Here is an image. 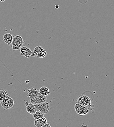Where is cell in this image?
Listing matches in <instances>:
<instances>
[{
    "label": "cell",
    "mask_w": 114,
    "mask_h": 127,
    "mask_svg": "<svg viewBox=\"0 0 114 127\" xmlns=\"http://www.w3.org/2000/svg\"><path fill=\"white\" fill-rule=\"evenodd\" d=\"M25 44V42L23 41V38L20 35H16L13 37L11 44L12 49L13 50H18L23 47Z\"/></svg>",
    "instance_id": "cell-1"
},
{
    "label": "cell",
    "mask_w": 114,
    "mask_h": 127,
    "mask_svg": "<svg viewBox=\"0 0 114 127\" xmlns=\"http://www.w3.org/2000/svg\"><path fill=\"white\" fill-rule=\"evenodd\" d=\"M0 104L1 107L3 109L6 110L11 109L14 107V102L13 99L11 97L8 96L6 98H4L3 100H2L0 102Z\"/></svg>",
    "instance_id": "cell-2"
},
{
    "label": "cell",
    "mask_w": 114,
    "mask_h": 127,
    "mask_svg": "<svg viewBox=\"0 0 114 127\" xmlns=\"http://www.w3.org/2000/svg\"><path fill=\"white\" fill-rule=\"evenodd\" d=\"M34 106L37 111H40L43 113L44 114L48 113L51 108L50 104L47 102H45L44 103H42L39 104L34 105Z\"/></svg>",
    "instance_id": "cell-3"
},
{
    "label": "cell",
    "mask_w": 114,
    "mask_h": 127,
    "mask_svg": "<svg viewBox=\"0 0 114 127\" xmlns=\"http://www.w3.org/2000/svg\"><path fill=\"white\" fill-rule=\"evenodd\" d=\"M77 103L87 107L90 110L92 106V104L90 98L86 95H82L77 101Z\"/></svg>",
    "instance_id": "cell-4"
},
{
    "label": "cell",
    "mask_w": 114,
    "mask_h": 127,
    "mask_svg": "<svg viewBox=\"0 0 114 127\" xmlns=\"http://www.w3.org/2000/svg\"><path fill=\"white\" fill-rule=\"evenodd\" d=\"M75 110L77 114L80 116L87 114L90 111V109L87 107L78 103H76L75 105Z\"/></svg>",
    "instance_id": "cell-5"
},
{
    "label": "cell",
    "mask_w": 114,
    "mask_h": 127,
    "mask_svg": "<svg viewBox=\"0 0 114 127\" xmlns=\"http://www.w3.org/2000/svg\"><path fill=\"white\" fill-rule=\"evenodd\" d=\"M33 53L35 56L40 58L45 57L47 54L46 50L39 46L35 47L33 51Z\"/></svg>",
    "instance_id": "cell-6"
},
{
    "label": "cell",
    "mask_w": 114,
    "mask_h": 127,
    "mask_svg": "<svg viewBox=\"0 0 114 127\" xmlns=\"http://www.w3.org/2000/svg\"><path fill=\"white\" fill-rule=\"evenodd\" d=\"M21 54L26 58H29L32 56H35L31 49L27 47H22L20 48Z\"/></svg>",
    "instance_id": "cell-7"
},
{
    "label": "cell",
    "mask_w": 114,
    "mask_h": 127,
    "mask_svg": "<svg viewBox=\"0 0 114 127\" xmlns=\"http://www.w3.org/2000/svg\"><path fill=\"white\" fill-rule=\"evenodd\" d=\"M46 99L47 98L46 96L42 95L40 94H39V95L36 97L30 100V102L34 105H36L46 102Z\"/></svg>",
    "instance_id": "cell-8"
},
{
    "label": "cell",
    "mask_w": 114,
    "mask_h": 127,
    "mask_svg": "<svg viewBox=\"0 0 114 127\" xmlns=\"http://www.w3.org/2000/svg\"><path fill=\"white\" fill-rule=\"evenodd\" d=\"M27 96L30 99H32L36 97L39 94V91L35 87H30L27 89Z\"/></svg>",
    "instance_id": "cell-9"
},
{
    "label": "cell",
    "mask_w": 114,
    "mask_h": 127,
    "mask_svg": "<svg viewBox=\"0 0 114 127\" xmlns=\"http://www.w3.org/2000/svg\"><path fill=\"white\" fill-rule=\"evenodd\" d=\"M13 39V37L12 35L9 33H7L4 34L2 37V41L6 44L7 45H11L12 41Z\"/></svg>",
    "instance_id": "cell-10"
},
{
    "label": "cell",
    "mask_w": 114,
    "mask_h": 127,
    "mask_svg": "<svg viewBox=\"0 0 114 127\" xmlns=\"http://www.w3.org/2000/svg\"><path fill=\"white\" fill-rule=\"evenodd\" d=\"M25 105L26 106V110L29 114H33L37 111L34 105L31 102H28V101H26L25 103Z\"/></svg>",
    "instance_id": "cell-11"
},
{
    "label": "cell",
    "mask_w": 114,
    "mask_h": 127,
    "mask_svg": "<svg viewBox=\"0 0 114 127\" xmlns=\"http://www.w3.org/2000/svg\"><path fill=\"white\" fill-rule=\"evenodd\" d=\"M46 123H47V120L46 118L44 117L42 118L35 120L34 125L36 127H42Z\"/></svg>",
    "instance_id": "cell-12"
},
{
    "label": "cell",
    "mask_w": 114,
    "mask_h": 127,
    "mask_svg": "<svg viewBox=\"0 0 114 127\" xmlns=\"http://www.w3.org/2000/svg\"><path fill=\"white\" fill-rule=\"evenodd\" d=\"M39 94H40L42 95H45V96H48L50 95V92L49 91V89L46 87H41L39 91Z\"/></svg>",
    "instance_id": "cell-13"
},
{
    "label": "cell",
    "mask_w": 114,
    "mask_h": 127,
    "mask_svg": "<svg viewBox=\"0 0 114 127\" xmlns=\"http://www.w3.org/2000/svg\"><path fill=\"white\" fill-rule=\"evenodd\" d=\"M8 96H9V95L7 90L3 89H0V103L2 100Z\"/></svg>",
    "instance_id": "cell-14"
},
{
    "label": "cell",
    "mask_w": 114,
    "mask_h": 127,
    "mask_svg": "<svg viewBox=\"0 0 114 127\" xmlns=\"http://www.w3.org/2000/svg\"><path fill=\"white\" fill-rule=\"evenodd\" d=\"M33 115L35 120L39 119L44 117V114L43 113L37 111L33 114Z\"/></svg>",
    "instance_id": "cell-15"
},
{
    "label": "cell",
    "mask_w": 114,
    "mask_h": 127,
    "mask_svg": "<svg viewBox=\"0 0 114 127\" xmlns=\"http://www.w3.org/2000/svg\"><path fill=\"white\" fill-rule=\"evenodd\" d=\"M42 127H51V125L49 124V123H46L44 125H43Z\"/></svg>",
    "instance_id": "cell-16"
},
{
    "label": "cell",
    "mask_w": 114,
    "mask_h": 127,
    "mask_svg": "<svg viewBox=\"0 0 114 127\" xmlns=\"http://www.w3.org/2000/svg\"><path fill=\"white\" fill-rule=\"evenodd\" d=\"M0 1L1 2H4L5 1V0H0Z\"/></svg>",
    "instance_id": "cell-17"
},
{
    "label": "cell",
    "mask_w": 114,
    "mask_h": 127,
    "mask_svg": "<svg viewBox=\"0 0 114 127\" xmlns=\"http://www.w3.org/2000/svg\"><path fill=\"white\" fill-rule=\"evenodd\" d=\"M55 7H56L57 8H58V7H59L58 5H56V6H55Z\"/></svg>",
    "instance_id": "cell-18"
},
{
    "label": "cell",
    "mask_w": 114,
    "mask_h": 127,
    "mask_svg": "<svg viewBox=\"0 0 114 127\" xmlns=\"http://www.w3.org/2000/svg\"><path fill=\"white\" fill-rule=\"evenodd\" d=\"M26 83H29V81H26Z\"/></svg>",
    "instance_id": "cell-19"
}]
</instances>
